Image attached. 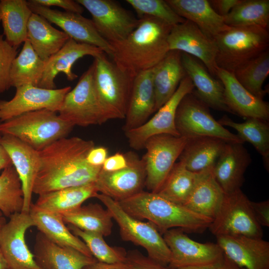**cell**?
I'll return each mask as SVG.
<instances>
[{"instance_id":"6da1fadb","label":"cell","mask_w":269,"mask_h":269,"mask_svg":"<svg viewBox=\"0 0 269 269\" xmlns=\"http://www.w3.org/2000/svg\"><path fill=\"white\" fill-rule=\"evenodd\" d=\"M93 140L63 137L39 151V168L33 187L38 195L95 182L102 166L90 164L86 157Z\"/></svg>"},{"instance_id":"7a4b0ae2","label":"cell","mask_w":269,"mask_h":269,"mask_svg":"<svg viewBox=\"0 0 269 269\" xmlns=\"http://www.w3.org/2000/svg\"><path fill=\"white\" fill-rule=\"evenodd\" d=\"M136 27L124 40L109 43L113 61L134 77L153 68L169 51L167 38L172 26L149 16L138 18Z\"/></svg>"},{"instance_id":"3957f363","label":"cell","mask_w":269,"mask_h":269,"mask_svg":"<svg viewBox=\"0 0 269 269\" xmlns=\"http://www.w3.org/2000/svg\"><path fill=\"white\" fill-rule=\"evenodd\" d=\"M129 214L137 219H147L161 234L179 228L190 233H200L209 228L210 218L196 214L157 193L142 191L118 202Z\"/></svg>"},{"instance_id":"277c9868","label":"cell","mask_w":269,"mask_h":269,"mask_svg":"<svg viewBox=\"0 0 269 269\" xmlns=\"http://www.w3.org/2000/svg\"><path fill=\"white\" fill-rule=\"evenodd\" d=\"M213 39L218 67L232 73L269 49L268 29L259 26H227Z\"/></svg>"},{"instance_id":"5b68a950","label":"cell","mask_w":269,"mask_h":269,"mask_svg":"<svg viewBox=\"0 0 269 269\" xmlns=\"http://www.w3.org/2000/svg\"><path fill=\"white\" fill-rule=\"evenodd\" d=\"M74 127L57 112L42 109L0 123V135L15 137L39 151L66 137Z\"/></svg>"},{"instance_id":"8992f818","label":"cell","mask_w":269,"mask_h":269,"mask_svg":"<svg viewBox=\"0 0 269 269\" xmlns=\"http://www.w3.org/2000/svg\"><path fill=\"white\" fill-rule=\"evenodd\" d=\"M107 56L104 52L94 57L96 94L108 121L125 119L134 77L122 71Z\"/></svg>"},{"instance_id":"52a82bcc","label":"cell","mask_w":269,"mask_h":269,"mask_svg":"<svg viewBox=\"0 0 269 269\" xmlns=\"http://www.w3.org/2000/svg\"><path fill=\"white\" fill-rule=\"evenodd\" d=\"M106 207L120 228L122 239L143 248L148 257L158 263L168 266L171 252L163 236L149 222H144L127 213L119 203L101 193L95 196Z\"/></svg>"},{"instance_id":"ba28073f","label":"cell","mask_w":269,"mask_h":269,"mask_svg":"<svg viewBox=\"0 0 269 269\" xmlns=\"http://www.w3.org/2000/svg\"><path fill=\"white\" fill-rule=\"evenodd\" d=\"M175 123L179 135L187 138L210 136L226 142L244 143L237 134L228 131L213 118L209 108L193 92L186 94L180 101Z\"/></svg>"},{"instance_id":"9c48e42d","label":"cell","mask_w":269,"mask_h":269,"mask_svg":"<svg viewBox=\"0 0 269 269\" xmlns=\"http://www.w3.org/2000/svg\"><path fill=\"white\" fill-rule=\"evenodd\" d=\"M94 68L92 63L75 87L65 95L57 112L61 119L74 126L101 125L108 121L95 91Z\"/></svg>"},{"instance_id":"30bf717a","label":"cell","mask_w":269,"mask_h":269,"mask_svg":"<svg viewBox=\"0 0 269 269\" xmlns=\"http://www.w3.org/2000/svg\"><path fill=\"white\" fill-rule=\"evenodd\" d=\"M209 229L216 237L243 235L263 237L262 227L253 215L251 200L241 189L225 194L220 209Z\"/></svg>"},{"instance_id":"8fae6325","label":"cell","mask_w":269,"mask_h":269,"mask_svg":"<svg viewBox=\"0 0 269 269\" xmlns=\"http://www.w3.org/2000/svg\"><path fill=\"white\" fill-rule=\"evenodd\" d=\"M188 138L168 134L149 137L145 142L146 153L142 158L145 163V186L150 192L160 189L176 160L181 153Z\"/></svg>"},{"instance_id":"7c38bea8","label":"cell","mask_w":269,"mask_h":269,"mask_svg":"<svg viewBox=\"0 0 269 269\" xmlns=\"http://www.w3.org/2000/svg\"><path fill=\"white\" fill-rule=\"evenodd\" d=\"M91 14L99 34L107 41L126 39L136 27L139 19L113 0H77Z\"/></svg>"},{"instance_id":"4fadbf2b","label":"cell","mask_w":269,"mask_h":269,"mask_svg":"<svg viewBox=\"0 0 269 269\" xmlns=\"http://www.w3.org/2000/svg\"><path fill=\"white\" fill-rule=\"evenodd\" d=\"M194 89L193 83L186 75L172 97L151 118L141 126L125 132L130 146L135 150L144 148L146 140L157 134H168L179 136L175 123L177 109L183 98Z\"/></svg>"},{"instance_id":"5bb4252c","label":"cell","mask_w":269,"mask_h":269,"mask_svg":"<svg viewBox=\"0 0 269 269\" xmlns=\"http://www.w3.org/2000/svg\"><path fill=\"white\" fill-rule=\"evenodd\" d=\"M9 218L0 230V251L8 269H41L25 239L27 229L35 226L30 215L21 212Z\"/></svg>"},{"instance_id":"9a60e30c","label":"cell","mask_w":269,"mask_h":269,"mask_svg":"<svg viewBox=\"0 0 269 269\" xmlns=\"http://www.w3.org/2000/svg\"><path fill=\"white\" fill-rule=\"evenodd\" d=\"M127 167L114 171L100 170L95 184L98 192L119 202L142 191L146 171L142 158L133 152L126 153Z\"/></svg>"},{"instance_id":"2e32d148","label":"cell","mask_w":269,"mask_h":269,"mask_svg":"<svg viewBox=\"0 0 269 269\" xmlns=\"http://www.w3.org/2000/svg\"><path fill=\"white\" fill-rule=\"evenodd\" d=\"M16 88L10 100H0V123L22 114L42 109L58 112L70 86L47 89L31 85Z\"/></svg>"},{"instance_id":"e0dca14e","label":"cell","mask_w":269,"mask_h":269,"mask_svg":"<svg viewBox=\"0 0 269 269\" xmlns=\"http://www.w3.org/2000/svg\"><path fill=\"white\" fill-rule=\"evenodd\" d=\"M184 231L172 228L163 234V238L171 252L168 267L177 269L212 263L224 253L217 243H201L192 240Z\"/></svg>"},{"instance_id":"ac0fdd59","label":"cell","mask_w":269,"mask_h":269,"mask_svg":"<svg viewBox=\"0 0 269 269\" xmlns=\"http://www.w3.org/2000/svg\"><path fill=\"white\" fill-rule=\"evenodd\" d=\"M33 13L37 14L59 27L70 38L82 43L87 44L101 49L110 57L112 49L109 42L96 29L92 19L81 14L58 10L43 6L28 0Z\"/></svg>"},{"instance_id":"d6986e66","label":"cell","mask_w":269,"mask_h":269,"mask_svg":"<svg viewBox=\"0 0 269 269\" xmlns=\"http://www.w3.org/2000/svg\"><path fill=\"white\" fill-rule=\"evenodd\" d=\"M167 42L169 50L179 51L197 58L213 76H216L218 67L215 43L194 23L185 19L173 26Z\"/></svg>"},{"instance_id":"ffe728a7","label":"cell","mask_w":269,"mask_h":269,"mask_svg":"<svg viewBox=\"0 0 269 269\" xmlns=\"http://www.w3.org/2000/svg\"><path fill=\"white\" fill-rule=\"evenodd\" d=\"M224 254L243 269H269V242L243 235L216 236Z\"/></svg>"},{"instance_id":"44dd1931","label":"cell","mask_w":269,"mask_h":269,"mask_svg":"<svg viewBox=\"0 0 269 269\" xmlns=\"http://www.w3.org/2000/svg\"><path fill=\"white\" fill-rule=\"evenodd\" d=\"M1 142L9 155L21 181L23 192L22 212L29 213L33 187L39 168L38 151L9 135H1Z\"/></svg>"},{"instance_id":"7402d4cb","label":"cell","mask_w":269,"mask_h":269,"mask_svg":"<svg viewBox=\"0 0 269 269\" xmlns=\"http://www.w3.org/2000/svg\"><path fill=\"white\" fill-rule=\"evenodd\" d=\"M251 162V155L243 143L226 142L212 169L214 178L225 194L241 189Z\"/></svg>"},{"instance_id":"603a6c76","label":"cell","mask_w":269,"mask_h":269,"mask_svg":"<svg viewBox=\"0 0 269 269\" xmlns=\"http://www.w3.org/2000/svg\"><path fill=\"white\" fill-rule=\"evenodd\" d=\"M104 52L98 47L79 43L70 38L60 50L45 62L44 70L37 87L55 89V79L60 73H64L70 81L75 80L78 76L73 72L72 66L78 59L87 55L94 57Z\"/></svg>"},{"instance_id":"cb8c5ba5","label":"cell","mask_w":269,"mask_h":269,"mask_svg":"<svg viewBox=\"0 0 269 269\" xmlns=\"http://www.w3.org/2000/svg\"><path fill=\"white\" fill-rule=\"evenodd\" d=\"M216 76L224 88L226 105L232 114L247 118L269 120V103L247 91L233 73L218 67Z\"/></svg>"},{"instance_id":"d4e9b609","label":"cell","mask_w":269,"mask_h":269,"mask_svg":"<svg viewBox=\"0 0 269 269\" xmlns=\"http://www.w3.org/2000/svg\"><path fill=\"white\" fill-rule=\"evenodd\" d=\"M33 252L41 269H82L97 261L74 248L55 244L40 232L36 234Z\"/></svg>"},{"instance_id":"484cf974","label":"cell","mask_w":269,"mask_h":269,"mask_svg":"<svg viewBox=\"0 0 269 269\" xmlns=\"http://www.w3.org/2000/svg\"><path fill=\"white\" fill-rule=\"evenodd\" d=\"M181 61L197 97L209 108L231 113L226 103L221 81L214 78L200 61L190 55L181 52Z\"/></svg>"},{"instance_id":"4316f807","label":"cell","mask_w":269,"mask_h":269,"mask_svg":"<svg viewBox=\"0 0 269 269\" xmlns=\"http://www.w3.org/2000/svg\"><path fill=\"white\" fill-rule=\"evenodd\" d=\"M155 112V98L152 83V68L141 72L134 78L123 130L138 128Z\"/></svg>"},{"instance_id":"83f0119b","label":"cell","mask_w":269,"mask_h":269,"mask_svg":"<svg viewBox=\"0 0 269 269\" xmlns=\"http://www.w3.org/2000/svg\"><path fill=\"white\" fill-rule=\"evenodd\" d=\"M186 75L181 61V52L177 50H169L152 68L155 112L172 97Z\"/></svg>"},{"instance_id":"f1b7e54d","label":"cell","mask_w":269,"mask_h":269,"mask_svg":"<svg viewBox=\"0 0 269 269\" xmlns=\"http://www.w3.org/2000/svg\"><path fill=\"white\" fill-rule=\"evenodd\" d=\"M29 214L36 227L55 244L74 248L86 256L93 257L85 243L69 230L61 214L39 209L32 203Z\"/></svg>"},{"instance_id":"f546056e","label":"cell","mask_w":269,"mask_h":269,"mask_svg":"<svg viewBox=\"0 0 269 269\" xmlns=\"http://www.w3.org/2000/svg\"><path fill=\"white\" fill-rule=\"evenodd\" d=\"M166 1L179 16L194 23L212 39L228 26L224 17L213 10L207 0Z\"/></svg>"},{"instance_id":"4dcf8cb0","label":"cell","mask_w":269,"mask_h":269,"mask_svg":"<svg viewBox=\"0 0 269 269\" xmlns=\"http://www.w3.org/2000/svg\"><path fill=\"white\" fill-rule=\"evenodd\" d=\"M226 142L210 136L188 138L179 159L190 171L200 173L213 168Z\"/></svg>"},{"instance_id":"1f68e13d","label":"cell","mask_w":269,"mask_h":269,"mask_svg":"<svg viewBox=\"0 0 269 269\" xmlns=\"http://www.w3.org/2000/svg\"><path fill=\"white\" fill-rule=\"evenodd\" d=\"M70 37L42 16L32 13L28 24L27 39L39 57L46 61L60 50Z\"/></svg>"},{"instance_id":"d6a6232c","label":"cell","mask_w":269,"mask_h":269,"mask_svg":"<svg viewBox=\"0 0 269 269\" xmlns=\"http://www.w3.org/2000/svg\"><path fill=\"white\" fill-rule=\"evenodd\" d=\"M212 169L204 172L183 205L213 221L220 209L225 193L214 178Z\"/></svg>"},{"instance_id":"836d02e7","label":"cell","mask_w":269,"mask_h":269,"mask_svg":"<svg viewBox=\"0 0 269 269\" xmlns=\"http://www.w3.org/2000/svg\"><path fill=\"white\" fill-rule=\"evenodd\" d=\"M0 10L4 39L18 48L27 39V24L33 12L25 0H1Z\"/></svg>"},{"instance_id":"e575fe53","label":"cell","mask_w":269,"mask_h":269,"mask_svg":"<svg viewBox=\"0 0 269 269\" xmlns=\"http://www.w3.org/2000/svg\"><path fill=\"white\" fill-rule=\"evenodd\" d=\"M98 193L95 182L39 195L34 204L36 207L60 214L81 206L88 199Z\"/></svg>"},{"instance_id":"d590c367","label":"cell","mask_w":269,"mask_h":269,"mask_svg":"<svg viewBox=\"0 0 269 269\" xmlns=\"http://www.w3.org/2000/svg\"><path fill=\"white\" fill-rule=\"evenodd\" d=\"M65 223L85 231L108 236L112 233V217L98 203H90L61 214Z\"/></svg>"},{"instance_id":"8d00e7d4","label":"cell","mask_w":269,"mask_h":269,"mask_svg":"<svg viewBox=\"0 0 269 269\" xmlns=\"http://www.w3.org/2000/svg\"><path fill=\"white\" fill-rule=\"evenodd\" d=\"M45 66V61L36 54L27 39L12 62L9 73L10 87L26 85L37 87Z\"/></svg>"},{"instance_id":"74e56055","label":"cell","mask_w":269,"mask_h":269,"mask_svg":"<svg viewBox=\"0 0 269 269\" xmlns=\"http://www.w3.org/2000/svg\"><path fill=\"white\" fill-rule=\"evenodd\" d=\"M223 127L235 130L244 142L253 145L261 155L266 169L269 170V121L260 119L247 118L243 123H237L225 115L218 121Z\"/></svg>"},{"instance_id":"f35d334b","label":"cell","mask_w":269,"mask_h":269,"mask_svg":"<svg viewBox=\"0 0 269 269\" xmlns=\"http://www.w3.org/2000/svg\"><path fill=\"white\" fill-rule=\"evenodd\" d=\"M205 171L192 172L179 160L175 163L157 193L169 201L183 205Z\"/></svg>"},{"instance_id":"ab89813d","label":"cell","mask_w":269,"mask_h":269,"mask_svg":"<svg viewBox=\"0 0 269 269\" xmlns=\"http://www.w3.org/2000/svg\"><path fill=\"white\" fill-rule=\"evenodd\" d=\"M224 18L228 26L256 25L268 29L269 0H240Z\"/></svg>"},{"instance_id":"60d3db41","label":"cell","mask_w":269,"mask_h":269,"mask_svg":"<svg viewBox=\"0 0 269 269\" xmlns=\"http://www.w3.org/2000/svg\"><path fill=\"white\" fill-rule=\"evenodd\" d=\"M237 81L250 93L264 99L267 91L263 84L269 74V49L234 73Z\"/></svg>"},{"instance_id":"b9f144b4","label":"cell","mask_w":269,"mask_h":269,"mask_svg":"<svg viewBox=\"0 0 269 269\" xmlns=\"http://www.w3.org/2000/svg\"><path fill=\"white\" fill-rule=\"evenodd\" d=\"M23 203L21 183L12 165L4 168L0 175V211L9 218L22 212Z\"/></svg>"},{"instance_id":"7bdbcfd3","label":"cell","mask_w":269,"mask_h":269,"mask_svg":"<svg viewBox=\"0 0 269 269\" xmlns=\"http://www.w3.org/2000/svg\"><path fill=\"white\" fill-rule=\"evenodd\" d=\"M67 227L85 243L98 261L107 264L125 263L127 252L123 248L109 246L99 234L83 231L70 224Z\"/></svg>"},{"instance_id":"ee69618b","label":"cell","mask_w":269,"mask_h":269,"mask_svg":"<svg viewBox=\"0 0 269 269\" xmlns=\"http://www.w3.org/2000/svg\"><path fill=\"white\" fill-rule=\"evenodd\" d=\"M126 2L134 9L138 18L149 16L162 20L172 26L185 20L174 11L166 0H127Z\"/></svg>"},{"instance_id":"f6af8a7d","label":"cell","mask_w":269,"mask_h":269,"mask_svg":"<svg viewBox=\"0 0 269 269\" xmlns=\"http://www.w3.org/2000/svg\"><path fill=\"white\" fill-rule=\"evenodd\" d=\"M17 49L10 45L0 33V94L11 87L10 69L13 59L17 56Z\"/></svg>"},{"instance_id":"bcb514c9","label":"cell","mask_w":269,"mask_h":269,"mask_svg":"<svg viewBox=\"0 0 269 269\" xmlns=\"http://www.w3.org/2000/svg\"><path fill=\"white\" fill-rule=\"evenodd\" d=\"M125 263L130 269H172L143 255L136 250L127 252Z\"/></svg>"},{"instance_id":"7dc6e473","label":"cell","mask_w":269,"mask_h":269,"mask_svg":"<svg viewBox=\"0 0 269 269\" xmlns=\"http://www.w3.org/2000/svg\"><path fill=\"white\" fill-rule=\"evenodd\" d=\"M33 2L48 7L58 6L65 11L82 14L84 8L76 0H31Z\"/></svg>"},{"instance_id":"c3c4849f","label":"cell","mask_w":269,"mask_h":269,"mask_svg":"<svg viewBox=\"0 0 269 269\" xmlns=\"http://www.w3.org/2000/svg\"><path fill=\"white\" fill-rule=\"evenodd\" d=\"M252 212L257 222L262 227H269V200L251 201Z\"/></svg>"},{"instance_id":"681fc988","label":"cell","mask_w":269,"mask_h":269,"mask_svg":"<svg viewBox=\"0 0 269 269\" xmlns=\"http://www.w3.org/2000/svg\"><path fill=\"white\" fill-rule=\"evenodd\" d=\"M128 165L127 154L117 152L108 157L102 166L105 171H114L125 168Z\"/></svg>"},{"instance_id":"f907efd6","label":"cell","mask_w":269,"mask_h":269,"mask_svg":"<svg viewBox=\"0 0 269 269\" xmlns=\"http://www.w3.org/2000/svg\"><path fill=\"white\" fill-rule=\"evenodd\" d=\"M177 269H243L231 261L226 255L223 256L217 261L205 265L188 267Z\"/></svg>"},{"instance_id":"816d5d0a","label":"cell","mask_w":269,"mask_h":269,"mask_svg":"<svg viewBox=\"0 0 269 269\" xmlns=\"http://www.w3.org/2000/svg\"><path fill=\"white\" fill-rule=\"evenodd\" d=\"M213 10L219 15L224 17L240 1V0H208Z\"/></svg>"},{"instance_id":"f5cc1de1","label":"cell","mask_w":269,"mask_h":269,"mask_svg":"<svg viewBox=\"0 0 269 269\" xmlns=\"http://www.w3.org/2000/svg\"><path fill=\"white\" fill-rule=\"evenodd\" d=\"M108 150L104 146L93 147L88 153L86 159L91 165L102 166L108 157Z\"/></svg>"},{"instance_id":"db71d44e","label":"cell","mask_w":269,"mask_h":269,"mask_svg":"<svg viewBox=\"0 0 269 269\" xmlns=\"http://www.w3.org/2000/svg\"><path fill=\"white\" fill-rule=\"evenodd\" d=\"M82 269H130L125 263L107 264L97 261L84 267Z\"/></svg>"},{"instance_id":"11a10c76","label":"cell","mask_w":269,"mask_h":269,"mask_svg":"<svg viewBox=\"0 0 269 269\" xmlns=\"http://www.w3.org/2000/svg\"><path fill=\"white\" fill-rule=\"evenodd\" d=\"M12 165L10 158L1 144L0 135V171Z\"/></svg>"},{"instance_id":"9f6ffc18","label":"cell","mask_w":269,"mask_h":269,"mask_svg":"<svg viewBox=\"0 0 269 269\" xmlns=\"http://www.w3.org/2000/svg\"><path fill=\"white\" fill-rule=\"evenodd\" d=\"M0 269H8L7 263L0 251Z\"/></svg>"},{"instance_id":"6f0895ef","label":"cell","mask_w":269,"mask_h":269,"mask_svg":"<svg viewBox=\"0 0 269 269\" xmlns=\"http://www.w3.org/2000/svg\"><path fill=\"white\" fill-rule=\"evenodd\" d=\"M6 222L5 218L3 217V215L0 211V224H3Z\"/></svg>"},{"instance_id":"680465c9","label":"cell","mask_w":269,"mask_h":269,"mask_svg":"<svg viewBox=\"0 0 269 269\" xmlns=\"http://www.w3.org/2000/svg\"><path fill=\"white\" fill-rule=\"evenodd\" d=\"M4 224V223L0 224V229H1V227H2V226Z\"/></svg>"},{"instance_id":"91938a15","label":"cell","mask_w":269,"mask_h":269,"mask_svg":"<svg viewBox=\"0 0 269 269\" xmlns=\"http://www.w3.org/2000/svg\"><path fill=\"white\" fill-rule=\"evenodd\" d=\"M0 21H1V12H0Z\"/></svg>"}]
</instances>
